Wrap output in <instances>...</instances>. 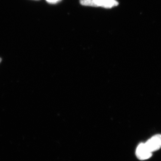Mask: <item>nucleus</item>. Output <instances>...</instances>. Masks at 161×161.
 <instances>
[{
	"label": "nucleus",
	"instance_id": "obj_3",
	"mask_svg": "<svg viewBox=\"0 0 161 161\" xmlns=\"http://www.w3.org/2000/svg\"><path fill=\"white\" fill-rule=\"evenodd\" d=\"M95 7L101 6L104 8H111L118 6L119 3L115 0H93Z\"/></svg>",
	"mask_w": 161,
	"mask_h": 161
},
{
	"label": "nucleus",
	"instance_id": "obj_1",
	"mask_svg": "<svg viewBox=\"0 0 161 161\" xmlns=\"http://www.w3.org/2000/svg\"><path fill=\"white\" fill-rule=\"evenodd\" d=\"M148 150L153 152L159 150L161 148V135H154L145 143Z\"/></svg>",
	"mask_w": 161,
	"mask_h": 161
},
{
	"label": "nucleus",
	"instance_id": "obj_5",
	"mask_svg": "<svg viewBox=\"0 0 161 161\" xmlns=\"http://www.w3.org/2000/svg\"><path fill=\"white\" fill-rule=\"evenodd\" d=\"M60 0H46L47 2L51 3H57V2H59Z\"/></svg>",
	"mask_w": 161,
	"mask_h": 161
},
{
	"label": "nucleus",
	"instance_id": "obj_2",
	"mask_svg": "<svg viewBox=\"0 0 161 161\" xmlns=\"http://www.w3.org/2000/svg\"><path fill=\"white\" fill-rule=\"evenodd\" d=\"M136 154L139 159L145 160L152 156V153L148 150L145 143H142L140 144L136 148Z\"/></svg>",
	"mask_w": 161,
	"mask_h": 161
},
{
	"label": "nucleus",
	"instance_id": "obj_6",
	"mask_svg": "<svg viewBox=\"0 0 161 161\" xmlns=\"http://www.w3.org/2000/svg\"><path fill=\"white\" fill-rule=\"evenodd\" d=\"M1 61H2V59H1V58H0V63H1Z\"/></svg>",
	"mask_w": 161,
	"mask_h": 161
},
{
	"label": "nucleus",
	"instance_id": "obj_4",
	"mask_svg": "<svg viewBox=\"0 0 161 161\" xmlns=\"http://www.w3.org/2000/svg\"><path fill=\"white\" fill-rule=\"evenodd\" d=\"M80 3L83 6L95 7L93 0H80Z\"/></svg>",
	"mask_w": 161,
	"mask_h": 161
}]
</instances>
